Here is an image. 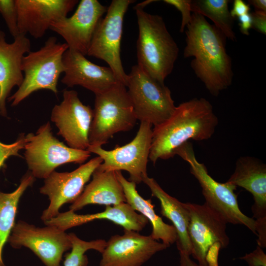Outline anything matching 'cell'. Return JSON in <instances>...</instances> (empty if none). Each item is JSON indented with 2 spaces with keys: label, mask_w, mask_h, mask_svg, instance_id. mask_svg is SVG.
Listing matches in <instances>:
<instances>
[{
  "label": "cell",
  "mask_w": 266,
  "mask_h": 266,
  "mask_svg": "<svg viewBox=\"0 0 266 266\" xmlns=\"http://www.w3.org/2000/svg\"><path fill=\"white\" fill-rule=\"evenodd\" d=\"M183 55L193 57L191 66L206 89L214 96L232 83V62L225 47L226 37L202 15L193 12L186 27Z\"/></svg>",
  "instance_id": "cell-1"
},
{
  "label": "cell",
  "mask_w": 266,
  "mask_h": 266,
  "mask_svg": "<svg viewBox=\"0 0 266 266\" xmlns=\"http://www.w3.org/2000/svg\"><path fill=\"white\" fill-rule=\"evenodd\" d=\"M218 123L213 106L205 99L182 102L167 119L152 129L149 160L155 165L159 159L174 157L176 150L190 140L210 138Z\"/></svg>",
  "instance_id": "cell-2"
},
{
  "label": "cell",
  "mask_w": 266,
  "mask_h": 266,
  "mask_svg": "<svg viewBox=\"0 0 266 266\" xmlns=\"http://www.w3.org/2000/svg\"><path fill=\"white\" fill-rule=\"evenodd\" d=\"M139 34L136 41L137 65L161 83L173 70L179 48L163 18L136 8Z\"/></svg>",
  "instance_id": "cell-3"
},
{
  "label": "cell",
  "mask_w": 266,
  "mask_h": 266,
  "mask_svg": "<svg viewBox=\"0 0 266 266\" xmlns=\"http://www.w3.org/2000/svg\"><path fill=\"white\" fill-rule=\"evenodd\" d=\"M68 49L66 43L58 42L56 37L51 36L38 50L30 51L24 56L22 63L23 82L7 99L12 106L18 105L33 93L40 90L58 93V80L64 72L63 58Z\"/></svg>",
  "instance_id": "cell-4"
},
{
  "label": "cell",
  "mask_w": 266,
  "mask_h": 266,
  "mask_svg": "<svg viewBox=\"0 0 266 266\" xmlns=\"http://www.w3.org/2000/svg\"><path fill=\"white\" fill-rule=\"evenodd\" d=\"M89 146H102L116 133L131 130L137 119L126 87L118 82L95 95Z\"/></svg>",
  "instance_id": "cell-5"
},
{
  "label": "cell",
  "mask_w": 266,
  "mask_h": 266,
  "mask_svg": "<svg viewBox=\"0 0 266 266\" xmlns=\"http://www.w3.org/2000/svg\"><path fill=\"white\" fill-rule=\"evenodd\" d=\"M23 149L28 169L35 178H46L58 166L67 163L82 165L91 156L87 150L71 148L60 141L52 132L48 121L35 133L25 135Z\"/></svg>",
  "instance_id": "cell-6"
},
{
  "label": "cell",
  "mask_w": 266,
  "mask_h": 266,
  "mask_svg": "<svg viewBox=\"0 0 266 266\" xmlns=\"http://www.w3.org/2000/svg\"><path fill=\"white\" fill-rule=\"evenodd\" d=\"M186 161L191 174L198 180L202 188L205 203L218 214L227 223L245 226L257 235L255 220L240 210L237 195L234 193L236 187L228 182L220 183L214 180L208 173L205 165L196 159L193 145L187 142L175 151Z\"/></svg>",
  "instance_id": "cell-7"
},
{
  "label": "cell",
  "mask_w": 266,
  "mask_h": 266,
  "mask_svg": "<svg viewBox=\"0 0 266 266\" xmlns=\"http://www.w3.org/2000/svg\"><path fill=\"white\" fill-rule=\"evenodd\" d=\"M126 88L136 118L140 122L157 126L167 119L175 109L169 88L137 65L128 74Z\"/></svg>",
  "instance_id": "cell-8"
},
{
  "label": "cell",
  "mask_w": 266,
  "mask_h": 266,
  "mask_svg": "<svg viewBox=\"0 0 266 266\" xmlns=\"http://www.w3.org/2000/svg\"><path fill=\"white\" fill-rule=\"evenodd\" d=\"M152 125L140 122L134 138L129 143L106 150L101 146H89L87 150L100 157L103 162L97 168L101 171L125 170L130 181L136 184L147 176V165L152 142Z\"/></svg>",
  "instance_id": "cell-9"
},
{
  "label": "cell",
  "mask_w": 266,
  "mask_h": 266,
  "mask_svg": "<svg viewBox=\"0 0 266 266\" xmlns=\"http://www.w3.org/2000/svg\"><path fill=\"white\" fill-rule=\"evenodd\" d=\"M132 0H113L105 16L99 22L93 35L87 55L106 62L117 79L126 87L128 80L123 67L121 42L124 16Z\"/></svg>",
  "instance_id": "cell-10"
},
{
  "label": "cell",
  "mask_w": 266,
  "mask_h": 266,
  "mask_svg": "<svg viewBox=\"0 0 266 266\" xmlns=\"http://www.w3.org/2000/svg\"><path fill=\"white\" fill-rule=\"evenodd\" d=\"M55 226L40 228L23 221L16 223L7 242L15 249L25 247L46 266H60L64 254L71 249L68 234Z\"/></svg>",
  "instance_id": "cell-11"
},
{
  "label": "cell",
  "mask_w": 266,
  "mask_h": 266,
  "mask_svg": "<svg viewBox=\"0 0 266 266\" xmlns=\"http://www.w3.org/2000/svg\"><path fill=\"white\" fill-rule=\"evenodd\" d=\"M103 162L97 156L70 172H59L55 170L44 179L40 188L41 194L48 197L50 203L41 216L44 222L55 217L60 208L66 203H73L82 194L86 184L93 172Z\"/></svg>",
  "instance_id": "cell-12"
},
{
  "label": "cell",
  "mask_w": 266,
  "mask_h": 266,
  "mask_svg": "<svg viewBox=\"0 0 266 266\" xmlns=\"http://www.w3.org/2000/svg\"><path fill=\"white\" fill-rule=\"evenodd\" d=\"M93 111L89 105L83 104L74 90L63 92V100L55 105L51 112V120L58 129L67 145L73 149L87 150Z\"/></svg>",
  "instance_id": "cell-13"
},
{
  "label": "cell",
  "mask_w": 266,
  "mask_h": 266,
  "mask_svg": "<svg viewBox=\"0 0 266 266\" xmlns=\"http://www.w3.org/2000/svg\"><path fill=\"white\" fill-rule=\"evenodd\" d=\"M186 204L190 214L188 233L192 246L191 255L199 265L208 266L206 256L209 249L216 244H220L221 248L229 244L227 223L205 203Z\"/></svg>",
  "instance_id": "cell-14"
},
{
  "label": "cell",
  "mask_w": 266,
  "mask_h": 266,
  "mask_svg": "<svg viewBox=\"0 0 266 266\" xmlns=\"http://www.w3.org/2000/svg\"><path fill=\"white\" fill-rule=\"evenodd\" d=\"M122 235L112 236L101 254L100 266H142L156 253L169 246L151 235L124 230Z\"/></svg>",
  "instance_id": "cell-15"
},
{
  "label": "cell",
  "mask_w": 266,
  "mask_h": 266,
  "mask_svg": "<svg viewBox=\"0 0 266 266\" xmlns=\"http://www.w3.org/2000/svg\"><path fill=\"white\" fill-rule=\"evenodd\" d=\"M107 8L97 0H81L71 16L54 22L50 29L64 39L68 49L86 56L95 30Z\"/></svg>",
  "instance_id": "cell-16"
},
{
  "label": "cell",
  "mask_w": 266,
  "mask_h": 266,
  "mask_svg": "<svg viewBox=\"0 0 266 266\" xmlns=\"http://www.w3.org/2000/svg\"><path fill=\"white\" fill-rule=\"evenodd\" d=\"M19 34L29 33L37 39L50 29L51 25L66 17L77 0H15Z\"/></svg>",
  "instance_id": "cell-17"
},
{
  "label": "cell",
  "mask_w": 266,
  "mask_h": 266,
  "mask_svg": "<svg viewBox=\"0 0 266 266\" xmlns=\"http://www.w3.org/2000/svg\"><path fill=\"white\" fill-rule=\"evenodd\" d=\"M63 61L64 75L61 82L68 87L81 86L96 95L119 82L109 67L96 65L73 50L65 52Z\"/></svg>",
  "instance_id": "cell-18"
},
{
  "label": "cell",
  "mask_w": 266,
  "mask_h": 266,
  "mask_svg": "<svg viewBox=\"0 0 266 266\" xmlns=\"http://www.w3.org/2000/svg\"><path fill=\"white\" fill-rule=\"evenodd\" d=\"M31 47L26 35L19 34L9 43L4 33L0 31V114L3 117L7 116L6 101L12 89L23 82L22 60L31 51Z\"/></svg>",
  "instance_id": "cell-19"
},
{
  "label": "cell",
  "mask_w": 266,
  "mask_h": 266,
  "mask_svg": "<svg viewBox=\"0 0 266 266\" xmlns=\"http://www.w3.org/2000/svg\"><path fill=\"white\" fill-rule=\"evenodd\" d=\"M107 220L122 227L124 230L139 232L148 223L143 215L134 210L127 202L106 206L105 209L94 214L80 215L69 210L59 213L55 217L44 222L46 225L55 226L66 231L95 220Z\"/></svg>",
  "instance_id": "cell-20"
},
{
  "label": "cell",
  "mask_w": 266,
  "mask_h": 266,
  "mask_svg": "<svg viewBox=\"0 0 266 266\" xmlns=\"http://www.w3.org/2000/svg\"><path fill=\"white\" fill-rule=\"evenodd\" d=\"M250 193L254 203L252 206L256 220L266 219V166L260 160L250 156L240 157L233 173L227 181Z\"/></svg>",
  "instance_id": "cell-21"
},
{
  "label": "cell",
  "mask_w": 266,
  "mask_h": 266,
  "mask_svg": "<svg viewBox=\"0 0 266 266\" xmlns=\"http://www.w3.org/2000/svg\"><path fill=\"white\" fill-rule=\"evenodd\" d=\"M92 177L82 194L72 203L69 210L75 212L89 204L113 206L126 202L116 171H101L96 169Z\"/></svg>",
  "instance_id": "cell-22"
},
{
  "label": "cell",
  "mask_w": 266,
  "mask_h": 266,
  "mask_svg": "<svg viewBox=\"0 0 266 266\" xmlns=\"http://www.w3.org/2000/svg\"><path fill=\"white\" fill-rule=\"evenodd\" d=\"M142 182L149 188L152 195L159 200L161 214L172 223L177 233L176 242L179 253L190 256L192 246L188 233L190 214L186 203L168 195L153 178L147 175Z\"/></svg>",
  "instance_id": "cell-23"
},
{
  "label": "cell",
  "mask_w": 266,
  "mask_h": 266,
  "mask_svg": "<svg viewBox=\"0 0 266 266\" xmlns=\"http://www.w3.org/2000/svg\"><path fill=\"white\" fill-rule=\"evenodd\" d=\"M116 174L122 186L126 202L150 222L152 228L151 236L157 241L161 240L168 246L176 242L177 233L175 228L173 225L165 223L156 213L151 200L143 199L136 189V184L125 178L121 171H116Z\"/></svg>",
  "instance_id": "cell-24"
},
{
  "label": "cell",
  "mask_w": 266,
  "mask_h": 266,
  "mask_svg": "<svg viewBox=\"0 0 266 266\" xmlns=\"http://www.w3.org/2000/svg\"><path fill=\"white\" fill-rule=\"evenodd\" d=\"M35 179L30 172H27L13 192L7 193L0 191V266H6L2 258L3 249L15 224L20 199Z\"/></svg>",
  "instance_id": "cell-25"
},
{
  "label": "cell",
  "mask_w": 266,
  "mask_h": 266,
  "mask_svg": "<svg viewBox=\"0 0 266 266\" xmlns=\"http://www.w3.org/2000/svg\"><path fill=\"white\" fill-rule=\"evenodd\" d=\"M230 1L229 0H192L191 11L210 19L226 38L235 41L236 37L233 30V18L229 9Z\"/></svg>",
  "instance_id": "cell-26"
},
{
  "label": "cell",
  "mask_w": 266,
  "mask_h": 266,
  "mask_svg": "<svg viewBox=\"0 0 266 266\" xmlns=\"http://www.w3.org/2000/svg\"><path fill=\"white\" fill-rule=\"evenodd\" d=\"M72 244L71 251L65 256L64 266H87L89 261L85 253L89 250H95L101 253L106 246L104 239L87 241L79 238L75 233L68 234Z\"/></svg>",
  "instance_id": "cell-27"
},
{
  "label": "cell",
  "mask_w": 266,
  "mask_h": 266,
  "mask_svg": "<svg viewBox=\"0 0 266 266\" xmlns=\"http://www.w3.org/2000/svg\"><path fill=\"white\" fill-rule=\"evenodd\" d=\"M0 13L14 38L18 36L19 33L15 0H0Z\"/></svg>",
  "instance_id": "cell-28"
},
{
  "label": "cell",
  "mask_w": 266,
  "mask_h": 266,
  "mask_svg": "<svg viewBox=\"0 0 266 266\" xmlns=\"http://www.w3.org/2000/svg\"><path fill=\"white\" fill-rule=\"evenodd\" d=\"M25 135L21 133L17 139L10 144H4L0 141V169L6 160L12 156H20L18 152L23 149Z\"/></svg>",
  "instance_id": "cell-29"
},
{
  "label": "cell",
  "mask_w": 266,
  "mask_h": 266,
  "mask_svg": "<svg viewBox=\"0 0 266 266\" xmlns=\"http://www.w3.org/2000/svg\"><path fill=\"white\" fill-rule=\"evenodd\" d=\"M164 2L173 6L178 10L182 15L180 32L183 33L190 23L191 17V0H164Z\"/></svg>",
  "instance_id": "cell-30"
},
{
  "label": "cell",
  "mask_w": 266,
  "mask_h": 266,
  "mask_svg": "<svg viewBox=\"0 0 266 266\" xmlns=\"http://www.w3.org/2000/svg\"><path fill=\"white\" fill-rule=\"evenodd\" d=\"M239 259L246 261L248 266H266V255L258 245L253 251L246 254Z\"/></svg>",
  "instance_id": "cell-31"
},
{
  "label": "cell",
  "mask_w": 266,
  "mask_h": 266,
  "mask_svg": "<svg viewBox=\"0 0 266 266\" xmlns=\"http://www.w3.org/2000/svg\"><path fill=\"white\" fill-rule=\"evenodd\" d=\"M252 28L259 33L266 34V12L254 11L250 13Z\"/></svg>",
  "instance_id": "cell-32"
},
{
  "label": "cell",
  "mask_w": 266,
  "mask_h": 266,
  "mask_svg": "<svg viewBox=\"0 0 266 266\" xmlns=\"http://www.w3.org/2000/svg\"><path fill=\"white\" fill-rule=\"evenodd\" d=\"M250 10V5L242 0H234L233 7L230 11L231 16L233 18L248 13Z\"/></svg>",
  "instance_id": "cell-33"
},
{
  "label": "cell",
  "mask_w": 266,
  "mask_h": 266,
  "mask_svg": "<svg viewBox=\"0 0 266 266\" xmlns=\"http://www.w3.org/2000/svg\"><path fill=\"white\" fill-rule=\"evenodd\" d=\"M239 30L246 35H249V31L252 28V21L250 13H248L238 17Z\"/></svg>",
  "instance_id": "cell-34"
},
{
  "label": "cell",
  "mask_w": 266,
  "mask_h": 266,
  "mask_svg": "<svg viewBox=\"0 0 266 266\" xmlns=\"http://www.w3.org/2000/svg\"><path fill=\"white\" fill-rule=\"evenodd\" d=\"M221 248L220 244H216L209 249L206 256V262L208 266H219L218 255Z\"/></svg>",
  "instance_id": "cell-35"
},
{
  "label": "cell",
  "mask_w": 266,
  "mask_h": 266,
  "mask_svg": "<svg viewBox=\"0 0 266 266\" xmlns=\"http://www.w3.org/2000/svg\"><path fill=\"white\" fill-rule=\"evenodd\" d=\"M180 264L179 266H202L196 263L190 258V256L179 253Z\"/></svg>",
  "instance_id": "cell-36"
},
{
  "label": "cell",
  "mask_w": 266,
  "mask_h": 266,
  "mask_svg": "<svg viewBox=\"0 0 266 266\" xmlns=\"http://www.w3.org/2000/svg\"><path fill=\"white\" fill-rule=\"evenodd\" d=\"M248 2L255 8V11L266 12V0H249Z\"/></svg>",
  "instance_id": "cell-37"
},
{
  "label": "cell",
  "mask_w": 266,
  "mask_h": 266,
  "mask_svg": "<svg viewBox=\"0 0 266 266\" xmlns=\"http://www.w3.org/2000/svg\"><path fill=\"white\" fill-rule=\"evenodd\" d=\"M157 0H146L145 1H143L141 3H138V4H137L134 8L135 9H136V8H139V9H143V8L146 6L147 5V4H149L151 2H152L153 1H156Z\"/></svg>",
  "instance_id": "cell-38"
}]
</instances>
